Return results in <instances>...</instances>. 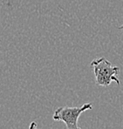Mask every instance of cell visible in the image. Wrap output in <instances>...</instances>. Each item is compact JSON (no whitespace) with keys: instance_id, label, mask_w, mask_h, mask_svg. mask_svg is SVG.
<instances>
[{"instance_id":"3957f363","label":"cell","mask_w":123,"mask_h":129,"mask_svg":"<svg viewBox=\"0 0 123 129\" xmlns=\"http://www.w3.org/2000/svg\"><path fill=\"white\" fill-rule=\"evenodd\" d=\"M29 129H38V125L35 121H33L29 126Z\"/></svg>"},{"instance_id":"277c9868","label":"cell","mask_w":123,"mask_h":129,"mask_svg":"<svg viewBox=\"0 0 123 129\" xmlns=\"http://www.w3.org/2000/svg\"><path fill=\"white\" fill-rule=\"evenodd\" d=\"M119 29H120V30H123V24H121V25L119 27Z\"/></svg>"},{"instance_id":"6da1fadb","label":"cell","mask_w":123,"mask_h":129,"mask_svg":"<svg viewBox=\"0 0 123 129\" xmlns=\"http://www.w3.org/2000/svg\"><path fill=\"white\" fill-rule=\"evenodd\" d=\"M91 66L94 68V73L95 75V83L98 86H108L114 81L117 85L120 84L118 78L120 73V68L113 66L104 57L95 58L91 62Z\"/></svg>"},{"instance_id":"7a4b0ae2","label":"cell","mask_w":123,"mask_h":129,"mask_svg":"<svg viewBox=\"0 0 123 129\" xmlns=\"http://www.w3.org/2000/svg\"><path fill=\"white\" fill-rule=\"evenodd\" d=\"M92 108V103H86L79 107H60L55 110L52 118L55 121L64 122L67 129H82L78 125L79 116L82 113Z\"/></svg>"}]
</instances>
